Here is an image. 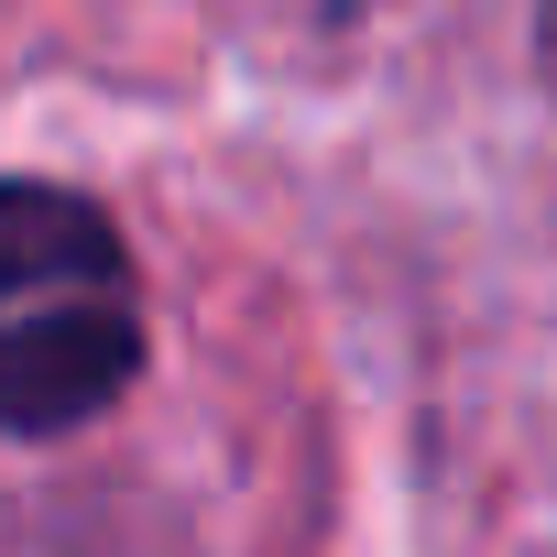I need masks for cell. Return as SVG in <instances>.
Segmentation results:
<instances>
[{"label":"cell","mask_w":557,"mask_h":557,"mask_svg":"<svg viewBox=\"0 0 557 557\" xmlns=\"http://www.w3.org/2000/svg\"><path fill=\"white\" fill-rule=\"evenodd\" d=\"M88 285H132L121 219L66 175H0V307L88 296Z\"/></svg>","instance_id":"cell-2"},{"label":"cell","mask_w":557,"mask_h":557,"mask_svg":"<svg viewBox=\"0 0 557 557\" xmlns=\"http://www.w3.org/2000/svg\"><path fill=\"white\" fill-rule=\"evenodd\" d=\"M143 361H153V329H143L132 285L0 307V437L12 448H55V437L110 426L143 394Z\"/></svg>","instance_id":"cell-1"}]
</instances>
